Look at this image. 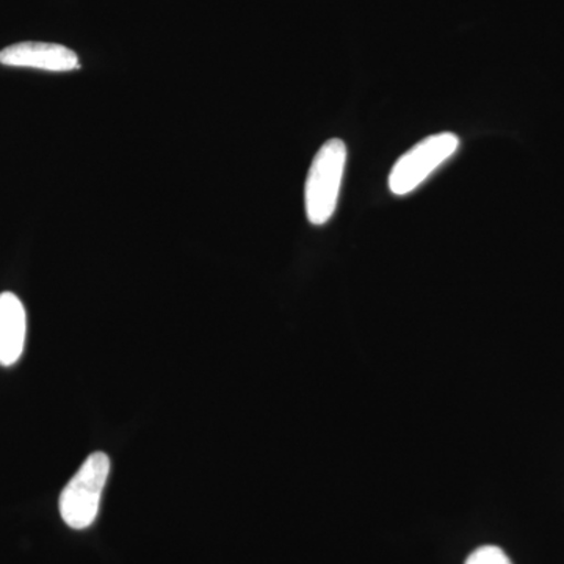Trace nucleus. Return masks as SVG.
Wrapping results in <instances>:
<instances>
[{
	"mask_svg": "<svg viewBox=\"0 0 564 564\" xmlns=\"http://www.w3.org/2000/svg\"><path fill=\"white\" fill-rule=\"evenodd\" d=\"M345 163H347V147L339 139L326 141L311 163L306 187H304V204H306L307 220L315 226L328 223L336 212Z\"/></svg>",
	"mask_w": 564,
	"mask_h": 564,
	"instance_id": "1",
	"label": "nucleus"
},
{
	"mask_svg": "<svg viewBox=\"0 0 564 564\" xmlns=\"http://www.w3.org/2000/svg\"><path fill=\"white\" fill-rule=\"evenodd\" d=\"M110 474V459L104 452H95L85 459L61 496V514L74 530L93 525L101 507L104 488Z\"/></svg>",
	"mask_w": 564,
	"mask_h": 564,
	"instance_id": "2",
	"label": "nucleus"
},
{
	"mask_svg": "<svg viewBox=\"0 0 564 564\" xmlns=\"http://www.w3.org/2000/svg\"><path fill=\"white\" fill-rule=\"evenodd\" d=\"M458 147L459 139L455 133L443 132L426 137L404 152L389 174V188L393 195L403 196L415 191L458 151Z\"/></svg>",
	"mask_w": 564,
	"mask_h": 564,
	"instance_id": "3",
	"label": "nucleus"
},
{
	"mask_svg": "<svg viewBox=\"0 0 564 564\" xmlns=\"http://www.w3.org/2000/svg\"><path fill=\"white\" fill-rule=\"evenodd\" d=\"M0 63L14 68L43 69L51 73H68L80 68L79 57L69 47L39 41L11 44L0 51Z\"/></svg>",
	"mask_w": 564,
	"mask_h": 564,
	"instance_id": "4",
	"label": "nucleus"
},
{
	"mask_svg": "<svg viewBox=\"0 0 564 564\" xmlns=\"http://www.w3.org/2000/svg\"><path fill=\"white\" fill-rule=\"evenodd\" d=\"M28 336V314L14 293H0V366L20 361Z\"/></svg>",
	"mask_w": 564,
	"mask_h": 564,
	"instance_id": "5",
	"label": "nucleus"
},
{
	"mask_svg": "<svg viewBox=\"0 0 564 564\" xmlns=\"http://www.w3.org/2000/svg\"><path fill=\"white\" fill-rule=\"evenodd\" d=\"M466 564H513L508 558L502 549L496 545H485L477 549L473 555L467 558Z\"/></svg>",
	"mask_w": 564,
	"mask_h": 564,
	"instance_id": "6",
	"label": "nucleus"
}]
</instances>
